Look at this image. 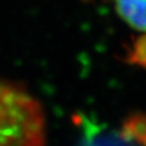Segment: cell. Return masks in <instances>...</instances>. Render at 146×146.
<instances>
[{
    "instance_id": "cell-2",
    "label": "cell",
    "mask_w": 146,
    "mask_h": 146,
    "mask_svg": "<svg viewBox=\"0 0 146 146\" xmlns=\"http://www.w3.org/2000/svg\"><path fill=\"white\" fill-rule=\"evenodd\" d=\"M117 12L131 28L146 32V0H115Z\"/></svg>"
},
{
    "instance_id": "cell-3",
    "label": "cell",
    "mask_w": 146,
    "mask_h": 146,
    "mask_svg": "<svg viewBox=\"0 0 146 146\" xmlns=\"http://www.w3.org/2000/svg\"><path fill=\"white\" fill-rule=\"evenodd\" d=\"M128 130L135 136L139 143L146 145V116H139L130 121Z\"/></svg>"
},
{
    "instance_id": "cell-1",
    "label": "cell",
    "mask_w": 146,
    "mask_h": 146,
    "mask_svg": "<svg viewBox=\"0 0 146 146\" xmlns=\"http://www.w3.org/2000/svg\"><path fill=\"white\" fill-rule=\"evenodd\" d=\"M0 146H46V121L40 102L4 79H0Z\"/></svg>"
},
{
    "instance_id": "cell-4",
    "label": "cell",
    "mask_w": 146,
    "mask_h": 146,
    "mask_svg": "<svg viewBox=\"0 0 146 146\" xmlns=\"http://www.w3.org/2000/svg\"><path fill=\"white\" fill-rule=\"evenodd\" d=\"M135 61L141 66L146 67V35L140 38L136 43L135 50Z\"/></svg>"
}]
</instances>
